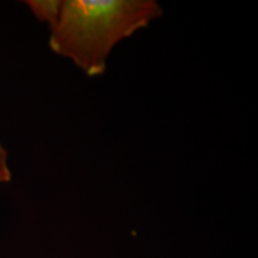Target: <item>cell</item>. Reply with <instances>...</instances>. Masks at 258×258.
<instances>
[{
  "instance_id": "7a4b0ae2",
  "label": "cell",
  "mask_w": 258,
  "mask_h": 258,
  "mask_svg": "<svg viewBox=\"0 0 258 258\" xmlns=\"http://www.w3.org/2000/svg\"><path fill=\"white\" fill-rule=\"evenodd\" d=\"M25 4L38 21L46 22L50 25L59 14L61 0H29Z\"/></svg>"
},
{
  "instance_id": "3957f363",
  "label": "cell",
  "mask_w": 258,
  "mask_h": 258,
  "mask_svg": "<svg viewBox=\"0 0 258 258\" xmlns=\"http://www.w3.org/2000/svg\"><path fill=\"white\" fill-rule=\"evenodd\" d=\"M11 180V171L8 164V152L0 144V183H8Z\"/></svg>"
},
{
  "instance_id": "6da1fadb",
  "label": "cell",
  "mask_w": 258,
  "mask_h": 258,
  "mask_svg": "<svg viewBox=\"0 0 258 258\" xmlns=\"http://www.w3.org/2000/svg\"><path fill=\"white\" fill-rule=\"evenodd\" d=\"M161 15L154 0H62L49 47L89 77L101 76L112 48Z\"/></svg>"
}]
</instances>
